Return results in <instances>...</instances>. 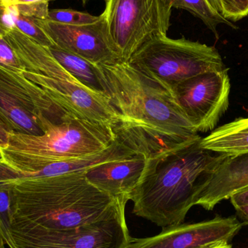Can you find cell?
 <instances>
[{
    "label": "cell",
    "instance_id": "20",
    "mask_svg": "<svg viewBox=\"0 0 248 248\" xmlns=\"http://www.w3.org/2000/svg\"><path fill=\"white\" fill-rule=\"evenodd\" d=\"M46 20L66 25L91 24L100 20V16H94L85 12L77 11L71 9L49 10Z\"/></svg>",
    "mask_w": 248,
    "mask_h": 248
},
{
    "label": "cell",
    "instance_id": "19",
    "mask_svg": "<svg viewBox=\"0 0 248 248\" xmlns=\"http://www.w3.org/2000/svg\"><path fill=\"white\" fill-rule=\"evenodd\" d=\"M50 0H1L4 7H13L26 17L45 20L49 13Z\"/></svg>",
    "mask_w": 248,
    "mask_h": 248
},
{
    "label": "cell",
    "instance_id": "25",
    "mask_svg": "<svg viewBox=\"0 0 248 248\" xmlns=\"http://www.w3.org/2000/svg\"><path fill=\"white\" fill-rule=\"evenodd\" d=\"M11 131H13L10 125L0 115V150L6 148L8 145Z\"/></svg>",
    "mask_w": 248,
    "mask_h": 248
},
{
    "label": "cell",
    "instance_id": "15",
    "mask_svg": "<svg viewBox=\"0 0 248 248\" xmlns=\"http://www.w3.org/2000/svg\"><path fill=\"white\" fill-rule=\"evenodd\" d=\"M0 115L13 131L39 136L45 127L42 121L26 108L0 82Z\"/></svg>",
    "mask_w": 248,
    "mask_h": 248
},
{
    "label": "cell",
    "instance_id": "1",
    "mask_svg": "<svg viewBox=\"0 0 248 248\" xmlns=\"http://www.w3.org/2000/svg\"><path fill=\"white\" fill-rule=\"evenodd\" d=\"M103 94L119 116L118 140L147 160L201 138L171 91L128 62L95 64Z\"/></svg>",
    "mask_w": 248,
    "mask_h": 248
},
{
    "label": "cell",
    "instance_id": "4",
    "mask_svg": "<svg viewBox=\"0 0 248 248\" xmlns=\"http://www.w3.org/2000/svg\"><path fill=\"white\" fill-rule=\"evenodd\" d=\"M4 36L26 68L23 76L39 85L56 104L75 117L116 128L119 116L107 97L74 78L49 47L13 26Z\"/></svg>",
    "mask_w": 248,
    "mask_h": 248
},
{
    "label": "cell",
    "instance_id": "5",
    "mask_svg": "<svg viewBox=\"0 0 248 248\" xmlns=\"http://www.w3.org/2000/svg\"><path fill=\"white\" fill-rule=\"evenodd\" d=\"M116 140L112 127L71 116L62 123L48 124L42 135L11 131L8 145L1 151L13 169L33 176L50 163L97 154Z\"/></svg>",
    "mask_w": 248,
    "mask_h": 248
},
{
    "label": "cell",
    "instance_id": "27",
    "mask_svg": "<svg viewBox=\"0 0 248 248\" xmlns=\"http://www.w3.org/2000/svg\"><path fill=\"white\" fill-rule=\"evenodd\" d=\"M236 214L244 225H248V205L234 207Z\"/></svg>",
    "mask_w": 248,
    "mask_h": 248
},
{
    "label": "cell",
    "instance_id": "28",
    "mask_svg": "<svg viewBox=\"0 0 248 248\" xmlns=\"http://www.w3.org/2000/svg\"><path fill=\"white\" fill-rule=\"evenodd\" d=\"M4 15H5V7L3 6L1 0H0V36H4L10 29L6 23Z\"/></svg>",
    "mask_w": 248,
    "mask_h": 248
},
{
    "label": "cell",
    "instance_id": "24",
    "mask_svg": "<svg viewBox=\"0 0 248 248\" xmlns=\"http://www.w3.org/2000/svg\"><path fill=\"white\" fill-rule=\"evenodd\" d=\"M20 173L9 166L3 159H0V184L14 182L20 178Z\"/></svg>",
    "mask_w": 248,
    "mask_h": 248
},
{
    "label": "cell",
    "instance_id": "23",
    "mask_svg": "<svg viewBox=\"0 0 248 248\" xmlns=\"http://www.w3.org/2000/svg\"><path fill=\"white\" fill-rule=\"evenodd\" d=\"M223 17L230 22L239 21L248 16V0H221Z\"/></svg>",
    "mask_w": 248,
    "mask_h": 248
},
{
    "label": "cell",
    "instance_id": "10",
    "mask_svg": "<svg viewBox=\"0 0 248 248\" xmlns=\"http://www.w3.org/2000/svg\"><path fill=\"white\" fill-rule=\"evenodd\" d=\"M244 224L236 217L165 227L153 237L132 238L127 248H208L230 243Z\"/></svg>",
    "mask_w": 248,
    "mask_h": 248
},
{
    "label": "cell",
    "instance_id": "29",
    "mask_svg": "<svg viewBox=\"0 0 248 248\" xmlns=\"http://www.w3.org/2000/svg\"><path fill=\"white\" fill-rule=\"evenodd\" d=\"M206 1L217 13L223 16V7L221 0H206Z\"/></svg>",
    "mask_w": 248,
    "mask_h": 248
},
{
    "label": "cell",
    "instance_id": "7",
    "mask_svg": "<svg viewBox=\"0 0 248 248\" xmlns=\"http://www.w3.org/2000/svg\"><path fill=\"white\" fill-rule=\"evenodd\" d=\"M102 13L108 37L119 60L128 62L143 45L167 36L170 0H105Z\"/></svg>",
    "mask_w": 248,
    "mask_h": 248
},
{
    "label": "cell",
    "instance_id": "3",
    "mask_svg": "<svg viewBox=\"0 0 248 248\" xmlns=\"http://www.w3.org/2000/svg\"><path fill=\"white\" fill-rule=\"evenodd\" d=\"M201 138L147 160L142 177L130 196L134 215L162 228L184 223L194 206L197 182L220 157L201 147Z\"/></svg>",
    "mask_w": 248,
    "mask_h": 248
},
{
    "label": "cell",
    "instance_id": "9",
    "mask_svg": "<svg viewBox=\"0 0 248 248\" xmlns=\"http://www.w3.org/2000/svg\"><path fill=\"white\" fill-rule=\"evenodd\" d=\"M229 70L205 73L172 88L176 103L195 131H214L230 104Z\"/></svg>",
    "mask_w": 248,
    "mask_h": 248
},
{
    "label": "cell",
    "instance_id": "33",
    "mask_svg": "<svg viewBox=\"0 0 248 248\" xmlns=\"http://www.w3.org/2000/svg\"><path fill=\"white\" fill-rule=\"evenodd\" d=\"M82 1L84 4H86V2H87V0H82Z\"/></svg>",
    "mask_w": 248,
    "mask_h": 248
},
{
    "label": "cell",
    "instance_id": "18",
    "mask_svg": "<svg viewBox=\"0 0 248 248\" xmlns=\"http://www.w3.org/2000/svg\"><path fill=\"white\" fill-rule=\"evenodd\" d=\"M9 28L15 27L40 45L47 47L55 46L50 38L37 24L36 19L20 15L13 7H5L4 15Z\"/></svg>",
    "mask_w": 248,
    "mask_h": 248
},
{
    "label": "cell",
    "instance_id": "14",
    "mask_svg": "<svg viewBox=\"0 0 248 248\" xmlns=\"http://www.w3.org/2000/svg\"><path fill=\"white\" fill-rule=\"evenodd\" d=\"M201 147L217 154L232 155L248 152V117L239 118L215 128L200 141Z\"/></svg>",
    "mask_w": 248,
    "mask_h": 248
},
{
    "label": "cell",
    "instance_id": "26",
    "mask_svg": "<svg viewBox=\"0 0 248 248\" xmlns=\"http://www.w3.org/2000/svg\"><path fill=\"white\" fill-rule=\"evenodd\" d=\"M230 199L234 207L248 205V188L234 194Z\"/></svg>",
    "mask_w": 248,
    "mask_h": 248
},
{
    "label": "cell",
    "instance_id": "11",
    "mask_svg": "<svg viewBox=\"0 0 248 248\" xmlns=\"http://www.w3.org/2000/svg\"><path fill=\"white\" fill-rule=\"evenodd\" d=\"M36 21L55 46L91 63H107L119 60L109 42L101 16L95 23L79 26L62 24L46 19H36Z\"/></svg>",
    "mask_w": 248,
    "mask_h": 248
},
{
    "label": "cell",
    "instance_id": "6",
    "mask_svg": "<svg viewBox=\"0 0 248 248\" xmlns=\"http://www.w3.org/2000/svg\"><path fill=\"white\" fill-rule=\"evenodd\" d=\"M128 62L170 91L192 77L229 70L214 46L185 37L173 39L167 36L147 42Z\"/></svg>",
    "mask_w": 248,
    "mask_h": 248
},
{
    "label": "cell",
    "instance_id": "22",
    "mask_svg": "<svg viewBox=\"0 0 248 248\" xmlns=\"http://www.w3.org/2000/svg\"><path fill=\"white\" fill-rule=\"evenodd\" d=\"M0 67L17 74H23L26 71L14 49L4 36H0Z\"/></svg>",
    "mask_w": 248,
    "mask_h": 248
},
{
    "label": "cell",
    "instance_id": "30",
    "mask_svg": "<svg viewBox=\"0 0 248 248\" xmlns=\"http://www.w3.org/2000/svg\"><path fill=\"white\" fill-rule=\"evenodd\" d=\"M208 248H233L230 243H221V244L217 245V246H212Z\"/></svg>",
    "mask_w": 248,
    "mask_h": 248
},
{
    "label": "cell",
    "instance_id": "17",
    "mask_svg": "<svg viewBox=\"0 0 248 248\" xmlns=\"http://www.w3.org/2000/svg\"><path fill=\"white\" fill-rule=\"evenodd\" d=\"M174 8L184 9L202 20L218 39V29L220 25H227L235 27L232 22L224 18L215 11L207 2L206 0H170Z\"/></svg>",
    "mask_w": 248,
    "mask_h": 248
},
{
    "label": "cell",
    "instance_id": "13",
    "mask_svg": "<svg viewBox=\"0 0 248 248\" xmlns=\"http://www.w3.org/2000/svg\"><path fill=\"white\" fill-rule=\"evenodd\" d=\"M147 159L135 154L122 160L106 162L84 172L86 179L93 186L113 198L130 196L140 183L146 169Z\"/></svg>",
    "mask_w": 248,
    "mask_h": 248
},
{
    "label": "cell",
    "instance_id": "8",
    "mask_svg": "<svg viewBox=\"0 0 248 248\" xmlns=\"http://www.w3.org/2000/svg\"><path fill=\"white\" fill-rule=\"evenodd\" d=\"M125 208L94 224L61 231L10 230L12 248H127L132 237Z\"/></svg>",
    "mask_w": 248,
    "mask_h": 248
},
{
    "label": "cell",
    "instance_id": "12",
    "mask_svg": "<svg viewBox=\"0 0 248 248\" xmlns=\"http://www.w3.org/2000/svg\"><path fill=\"white\" fill-rule=\"evenodd\" d=\"M248 188V152L227 155L220 154L214 166L197 182L193 205L212 211L218 203Z\"/></svg>",
    "mask_w": 248,
    "mask_h": 248
},
{
    "label": "cell",
    "instance_id": "32",
    "mask_svg": "<svg viewBox=\"0 0 248 248\" xmlns=\"http://www.w3.org/2000/svg\"><path fill=\"white\" fill-rule=\"evenodd\" d=\"M0 159H3L2 154H1V150H0Z\"/></svg>",
    "mask_w": 248,
    "mask_h": 248
},
{
    "label": "cell",
    "instance_id": "16",
    "mask_svg": "<svg viewBox=\"0 0 248 248\" xmlns=\"http://www.w3.org/2000/svg\"><path fill=\"white\" fill-rule=\"evenodd\" d=\"M49 48L55 59L74 78L92 90L104 94L98 77L96 75L94 64L58 46H53Z\"/></svg>",
    "mask_w": 248,
    "mask_h": 248
},
{
    "label": "cell",
    "instance_id": "21",
    "mask_svg": "<svg viewBox=\"0 0 248 248\" xmlns=\"http://www.w3.org/2000/svg\"><path fill=\"white\" fill-rule=\"evenodd\" d=\"M13 182L0 184V234L9 248H12L10 236V190Z\"/></svg>",
    "mask_w": 248,
    "mask_h": 248
},
{
    "label": "cell",
    "instance_id": "2",
    "mask_svg": "<svg viewBox=\"0 0 248 248\" xmlns=\"http://www.w3.org/2000/svg\"><path fill=\"white\" fill-rule=\"evenodd\" d=\"M128 201L97 189L84 172L29 176L11 184L10 230H71L113 217Z\"/></svg>",
    "mask_w": 248,
    "mask_h": 248
},
{
    "label": "cell",
    "instance_id": "31",
    "mask_svg": "<svg viewBox=\"0 0 248 248\" xmlns=\"http://www.w3.org/2000/svg\"><path fill=\"white\" fill-rule=\"evenodd\" d=\"M5 242L1 234H0V248H5Z\"/></svg>",
    "mask_w": 248,
    "mask_h": 248
}]
</instances>
